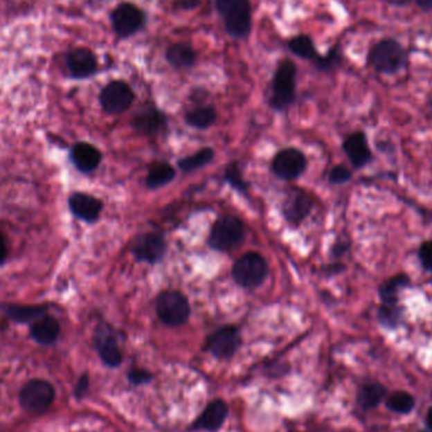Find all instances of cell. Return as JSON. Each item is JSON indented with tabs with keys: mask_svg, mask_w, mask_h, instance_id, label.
I'll return each instance as SVG.
<instances>
[{
	"mask_svg": "<svg viewBox=\"0 0 432 432\" xmlns=\"http://www.w3.org/2000/svg\"><path fill=\"white\" fill-rule=\"evenodd\" d=\"M226 32L234 38H246L252 29L251 0H215Z\"/></svg>",
	"mask_w": 432,
	"mask_h": 432,
	"instance_id": "obj_1",
	"label": "cell"
},
{
	"mask_svg": "<svg viewBox=\"0 0 432 432\" xmlns=\"http://www.w3.org/2000/svg\"><path fill=\"white\" fill-rule=\"evenodd\" d=\"M245 239V226L237 216H222L210 231L209 245L219 252L235 249Z\"/></svg>",
	"mask_w": 432,
	"mask_h": 432,
	"instance_id": "obj_2",
	"label": "cell"
},
{
	"mask_svg": "<svg viewBox=\"0 0 432 432\" xmlns=\"http://www.w3.org/2000/svg\"><path fill=\"white\" fill-rule=\"evenodd\" d=\"M296 65L291 60H283L274 72L272 95L269 104L276 110H285L296 100Z\"/></svg>",
	"mask_w": 432,
	"mask_h": 432,
	"instance_id": "obj_3",
	"label": "cell"
},
{
	"mask_svg": "<svg viewBox=\"0 0 432 432\" xmlns=\"http://www.w3.org/2000/svg\"><path fill=\"white\" fill-rule=\"evenodd\" d=\"M267 262L260 253L249 252L242 255L233 266V280L240 287L257 288L266 281Z\"/></svg>",
	"mask_w": 432,
	"mask_h": 432,
	"instance_id": "obj_4",
	"label": "cell"
},
{
	"mask_svg": "<svg viewBox=\"0 0 432 432\" xmlns=\"http://www.w3.org/2000/svg\"><path fill=\"white\" fill-rule=\"evenodd\" d=\"M159 320L171 327H179L188 323L191 306L188 297L179 291H166L161 294L156 303Z\"/></svg>",
	"mask_w": 432,
	"mask_h": 432,
	"instance_id": "obj_5",
	"label": "cell"
},
{
	"mask_svg": "<svg viewBox=\"0 0 432 432\" xmlns=\"http://www.w3.org/2000/svg\"><path fill=\"white\" fill-rule=\"evenodd\" d=\"M56 390L46 379H32L19 392V404L29 413L42 415L53 404Z\"/></svg>",
	"mask_w": 432,
	"mask_h": 432,
	"instance_id": "obj_6",
	"label": "cell"
},
{
	"mask_svg": "<svg viewBox=\"0 0 432 432\" xmlns=\"http://www.w3.org/2000/svg\"><path fill=\"white\" fill-rule=\"evenodd\" d=\"M368 60L377 71L393 73L404 67L406 53L404 47L398 42L393 39H386L370 51Z\"/></svg>",
	"mask_w": 432,
	"mask_h": 432,
	"instance_id": "obj_7",
	"label": "cell"
},
{
	"mask_svg": "<svg viewBox=\"0 0 432 432\" xmlns=\"http://www.w3.org/2000/svg\"><path fill=\"white\" fill-rule=\"evenodd\" d=\"M242 345V336L238 327L223 326L211 334L206 343L205 350L216 359L226 360L233 358Z\"/></svg>",
	"mask_w": 432,
	"mask_h": 432,
	"instance_id": "obj_8",
	"label": "cell"
},
{
	"mask_svg": "<svg viewBox=\"0 0 432 432\" xmlns=\"http://www.w3.org/2000/svg\"><path fill=\"white\" fill-rule=\"evenodd\" d=\"M145 22V15L141 8L132 3H122L111 13V26L120 38L134 36Z\"/></svg>",
	"mask_w": 432,
	"mask_h": 432,
	"instance_id": "obj_9",
	"label": "cell"
},
{
	"mask_svg": "<svg viewBox=\"0 0 432 432\" xmlns=\"http://www.w3.org/2000/svg\"><path fill=\"white\" fill-rule=\"evenodd\" d=\"M133 101L134 93L124 81H111L101 91V108L108 114H122L130 108Z\"/></svg>",
	"mask_w": 432,
	"mask_h": 432,
	"instance_id": "obj_10",
	"label": "cell"
},
{
	"mask_svg": "<svg viewBox=\"0 0 432 432\" xmlns=\"http://www.w3.org/2000/svg\"><path fill=\"white\" fill-rule=\"evenodd\" d=\"M307 167V159L303 152L296 148H286L274 156L272 162L273 173L282 180H295Z\"/></svg>",
	"mask_w": 432,
	"mask_h": 432,
	"instance_id": "obj_11",
	"label": "cell"
},
{
	"mask_svg": "<svg viewBox=\"0 0 432 432\" xmlns=\"http://www.w3.org/2000/svg\"><path fill=\"white\" fill-rule=\"evenodd\" d=\"M167 245L165 238L159 233H147L138 237L133 245V255L138 262L156 264L163 260Z\"/></svg>",
	"mask_w": 432,
	"mask_h": 432,
	"instance_id": "obj_12",
	"label": "cell"
},
{
	"mask_svg": "<svg viewBox=\"0 0 432 432\" xmlns=\"http://www.w3.org/2000/svg\"><path fill=\"white\" fill-rule=\"evenodd\" d=\"M94 346L101 361L109 368H118L123 361L122 352L116 334L108 325H100L94 335Z\"/></svg>",
	"mask_w": 432,
	"mask_h": 432,
	"instance_id": "obj_13",
	"label": "cell"
},
{
	"mask_svg": "<svg viewBox=\"0 0 432 432\" xmlns=\"http://www.w3.org/2000/svg\"><path fill=\"white\" fill-rule=\"evenodd\" d=\"M228 415V404L224 399H214L205 407L201 415L195 420L192 429L200 431L217 432L223 427Z\"/></svg>",
	"mask_w": 432,
	"mask_h": 432,
	"instance_id": "obj_14",
	"label": "cell"
},
{
	"mask_svg": "<svg viewBox=\"0 0 432 432\" xmlns=\"http://www.w3.org/2000/svg\"><path fill=\"white\" fill-rule=\"evenodd\" d=\"M312 210V200L303 190H292L288 192L282 211L288 223L300 225Z\"/></svg>",
	"mask_w": 432,
	"mask_h": 432,
	"instance_id": "obj_15",
	"label": "cell"
},
{
	"mask_svg": "<svg viewBox=\"0 0 432 432\" xmlns=\"http://www.w3.org/2000/svg\"><path fill=\"white\" fill-rule=\"evenodd\" d=\"M133 128L142 136H156L167 127V118L156 107H145L133 116Z\"/></svg>",
	"mask_w": 432,
	"mask_h": 432,
	"instance_id": "obj_16",
	"label": "cell"
},
{
	"mask_svg": "<svg viewBox=\"0 0 432 432\" xmlns=\"http://www.w3.org/2000/svg\"><path fill=\"white\" fill-rule=\"evenodd\" d=\"M343 150L355 168L367 166L372 161V151L369 148L367 136L361 132L353 133L346 138L343 144Z\"/></svg>",
	"mask_w": 432,
	"mask_h": 432,
	"instance_id": "obj_17",
	"label": "cell"
},
{
	"mask_svg": "<svg viewBox=\"0 0 432 432\" xmlns=\"http://www.w3.org/2000/svg\"><path fill=\"white\" fill-rule=\"evenodd\" d=\"M66 64L72 76L85 79L94 75L98 69V61L94 53L87 48L72 50L66 58Z\"/></svg>",
	"mask_w": 432,
	"mask_h": 432,
	"instance_id": "obj_18",
	"label": "cell"
},
{
	"mask_svg": "<svg viewBox=\"0 0 432 432\" xmlns=\"http://www.w3.org/2000/svg\"><path fill=\"white\" fill-rule=\"evenodd\" d=\"M70 209L73 215L87 223H94L102 210V202L91 195L75 194L70 199Z\"/></svg>",
	"mask_w": 432,
	"mask_h": 432,
	"instance_id": "obj_19",
	"label": "cell"
},
{
	"mask_svg": "<svg viewBox=\"0 0 432 432\" xmlns=\"http://www.w3.org/2000/svg\"><path fill=\"white\" fill-rule=\"evenodd\" d=\"M73 165L82 172H93L101 161V153L96 147L89 143L76 144L71 152Z\"/></svg>",
	"mask_w": 432,
	"mask_h": 432,
	"instance_id": "obj_20",
	"label": "cell"
},
{
	"mask_svg": "<svg viewBox=\"0 0 432 432\" xmlns=\"http://www.w3.org/2000/svg\"><path fill=\"white\" fill-rule=\"evenodd\" d=\"M387 393L388 390L381 383H366L358 392V404L364 411L373 410L382 404L384 398H387Z\"/></svg>",
	"mask_w": 432,
	"mask_h": 432,
	"instance_id": "obj_21",
	"label": "cell"
},
{
	"mask_svg": "<svg viewBox=\"0 0 432 432\" xmlns=\"http://www.w3.org/2000/svg\"><path fill=\"white\" fill-rule=\"evenodd\" d=\"M60 324L53 317H44L33 325L30 335L41 345H51L58 338Z\"/></svg>",
	"mask_w": 432,
	"mask_h": 432,
	"instance_id": "obj_22",
	"label": "cell"
},
{
	"mask_svg": "<svg viewBox=\"0 0 432 432\" xmlns=\"http://www.w3.org/2000/svg\"><path fill=\"white\" fill-rule=\"evenodd\" d=\"M410 277L407 274H397L383 282L379 287V298L383 305H397L399 301V292L410 286Z\"/></svg>",
	"mask_w": 432,
	"mask_h": 432,
	"instance_id": "obj_23",
	"label": "cell"
},
{
	"mask_svg": "<svg viewBox=\"0 0 432 432\" xmlns=\"http://www.w3.org/2000/svg\"><path fill=\"white\" fill-rule=\"evenodd\" d=\"M166 58L168 64L174 69H188L195 65L197 53L188 44H176L167 50Z\"/></svg>",
	"mask_w": 432,
	"mask_h": 432,
	"instance_id": "obj_24",
	"label": "cell"
},
{
	"mask_svg": "<svg viewBox=\"0 0 432 432\" xmlns=\"http://www.w3.org/2000/svg\"><path fill=\"white\" fill-rule=\"evenodd\" d=\"M176 177V171L170 163H156L151 167L145 179L147 188L156 190L168 185Z\"/></svg>",
	"mask_w": 432,
	"mask_h": 432,
	"instance_id": "obj_25",
	"label": "cell"
},
{
	"mask_svg": "<svg viewBox=\"0 0 432 432\" xmlns=\"http://www.w3.org/2000/svg\"><path fill=\"white\" fill-rule=\"evenodd\" d=\"M288 48L296 56L303 58V60H309L312 62H316L317 60L320 58V55L317 53L314 41L311 39L310 36H306V35H300V36L291 38L288 42Z\"/></svg>",
	"mask_w": 432,
	"mask_h": 432,
	"instance_id": "obj_26",
	"label": "cell"
},
{
	"mask_svg": "<svg viewBox=\"0 0 432 432\" xmlns=\"http://www.w3.org/2000/svg\"><path fill=\"white\" fill-rule=\"evenodd\" d=\"M216 120L215 109L211 107H200L188 111L185 116L188 125L196 129H208Z\"/></svg>",
	"mask_w": 432,
	"mask_h": 432,
	"instance_id": "obj_27",
	"label": "cell"
},
{
	"mask_svg": "<svg viewBox=\"0 0 432 432\" xmlns=\"http://www.w3.org/2000/svg\"><path fill=\"white\" fill-rule=\"evenodd\" d=\"M404 320V309L397 305H381L378 310V321L383 327L393 330L401 326Z\"/></svg>",
	"mask_w": 432,
	"mask_h": 432,
	"instance_id": "obj_28",
	"label": "cell"
},
{
	"mask_svg": "<svg viewBox=\"0 0 432 432\" xmlns=\"http://www.w3.org/2000/svg\"><path fill=\"white\" fill-rule=\"evenodd\" d=\"M386 406L388 407L389 411L395 413L407 415L415 408V398L411 396L408 392L396 390L387 397Z\"/></svg>",
	"mask_w": 432,
	"mask_h": 432,
	"instance_id": "obj_29",
	"label": "cell"
},
{
	"mask_svg": "<svg viewBox=\"0 0 432 432\" xmlns=\"http://www.w3.org/2000/svg\"><path fill=\"white\" fill-rule=\"evenodd\" d=\"M214 156L215 153L211 148H204L201 151L196 152L188 157L181 159L177 166L180 167L181 171L183 172H191V171L209 165L210 162L214 159Z\"/></svg>",
	"mask_w": 432,
	"mask_h": 432,
	"instance_id": "obj_30",
	"label": "cell"
},
{
	"mask_svg": "<svg viewBox=\"0 0 432 432\" xmlns=\"http://www.w3.org/2000/svg\"><path fill=\"white\" fill-rule=\"evenodd\" d=\"M225 181L231 185V188L238 190L240 192H244L246 190V183L242 177V172L239 168L238 163H231L229 166L225 168Z\"/></svg>",
	"mask_w": 432,
	"mask_h": 432,
	"instance_id": "obj_31",
	"label": "cell"
},
{
	"mask_svg": "<svg viewBox=\"0 0 432 432\" xmlns=\"http://www.w3.org/2000/svg\"><path fill=\"white\" fill-rule=\"evenodd\" d=\"M44 311V309H37V307H10L8 309L7 312L10 318L19 323H24V321H29L35 317L39 316Z\"/></svg>",
	"mask_w": 432,
	"mask_h": 432,
	"instance_id": "obj_32",
	"label": "cell"
},
{
	"mask_svg": "<svg viewBox=\"0 0 432 432\" xmlns=\"http://www.w3.org/2000/svg\"><path fill=\"white\" fill-rule=\"evenodd\" d=\"M127 378H128L130 384H133V386H143V384L151 382L153 379V375L147 369L134 367L129 369Z\"/></svg>",
	"mask_w": 432,
	"mask_h": 432,
	"instance_id": "obj_33",
	"label": "cell"
},
{
	"mask_svg": "<svg viewBox=\"0 0 432 432\" xmlns=\"http://www.w3.org/2000/svg\"><path fill=\"white\" fill-rule=\"evenodd\" d=\"M339 62H340V53H339V50L338 48H332L330 52H329L326 56H324V57L320 56V58L315 62V65L317 66L318 70L326 71V70H330L332 67H335V66L338 65Z\"/></svg>",
	"mask_w": 432,
	"mask_h": 432,
	"instance_id": "obj_34",
	"label": "cell"
},
{
	"mask_svg": "<svg viewBox=\"0 0 432 432\" xmlns=\"http://www.w3.org/2000/svg\"><path fill=\"white\" fill-rule=\"evenodd\" d=\"M352 180V171L345 166H335L329 173V181L334 185H343Z\"/></svg>",
	"mask_w": 432,
	"mask_h": 432,
	"instance_id": "obj_35",
	"label": "cell"
},
{
	"mask_svg": "<svg viewBox=\"0 0 432 432\" xmlns=\"http://www.w3.org/2000/svg\"><path fill=\"white\" fill-rule=\"evenodd\" d=\"M418 258L426 271L432 272V240L422 243L418 251Z\"/></svg>",
	"mask_w": 432,
	"mask_h": 432,
	"instance_id": "obj_36",
	"label": "cell"
},
{
	"mask_svg": "<svg viewBox=\"0 0 432 432\" xmlns=\"http://www.w3.org/2000/svg\"><path fill=\"white\" fill-rule=\"evenodd\" d=\"M89 387H90V378H89V375H81L79 378V381H78V384H76V388H75V396H76V398H78V399H81V398H84V397L87 396Z\"/></svg>",
	"mask_w": 432,
	"mask_h": 432,
	"instance_id": "obj_37",
	"label": "cell"
},
{
	"mask_svg": "<svg viewBox=\"0 0 432 432\" xmlns=\"http://www.w3.org/2000/svg\"><path fill=\"white\" fill-rule=\"evenodd\" d=\"M201 4V0H174V7L183 10H192Z\"/></svg>",
	"mask_w": 432,
	"mask_h": 432,
	"instance_id": "obj_38",
	"label": "cell"
},
{
	"mask_svg": "<svg viewBox=\"0 0 432 432\" xmlns=\"http://www.w3.org/2000/svg\"><path fill=\"white\" fill-rule=\"evenodd\" d=\"M6 257H7V244L4 237L0 234V263L6 260Z\"/></svg>",
	"mask_w": 432,
	"mask_h": 432,
	"instance_id": "obj_39",
	"label": "cell"
},
{
	"mask_svg": "<svg viewBox=\"0 0 432 432\" xmlns=\"http://www.w3.org/2000/svg\"><path fill=\"white\" fill-rule=\"evenodd\" d=\"M417 4L426 12H432V0H417Z\"/></svg>",
	"mask_w": 432,
	"mask_h": 432,
	"instance_id": "obj_40",
	"label": "cell"
},
{
	"mask_svg": "<svg viewBox=\"0 0 432 432\" xmlns=\"http://www.w3.org/2000/svg\"><path fill=\"white\" fill-rule=\"evenodd\" d=\"M426 424H427V427L430 429V431L432 432V407L429 408L427 411V416H426Z\"/></svg>",
	"mask_w": 432,
	"mask_h": 432,
	"instance_id": "obj_41",
	"label": "cell"
},
{
	"mask_svg": "<svg viewBox=\"0 0 432 432\" xmlns=\"http://www.w3.org/2000/svg\"><path fill=\"white\" fill-rule=\"evenodd\" d=\"M393 4H406L408 0H389Z\"/></svg>",
	"mask_w": 432,
	"mask_h": 432,
	"instance_id": "obj_42",
	"label": "cell"
},
{
	"mask_svg": "<svg viewBox=\"0 0 432 432\" xmlns=\"http://www.w3.org/2000/svg\"><path fill=\"white\" fill-rule=\"evenodd\" d=\"M420 432H426V431H420Z\"/></svg>",
	"mask_w": 432,
	"mask_h": 432,
	"instance_id": "obj_43",
	"label": "cell"
}]
</instances>
